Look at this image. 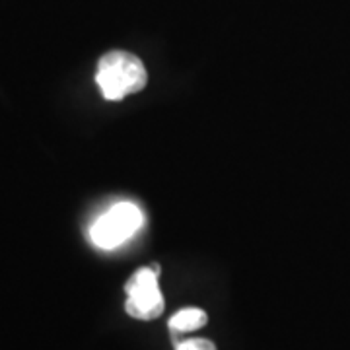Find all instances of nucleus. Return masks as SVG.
Wrapping results in <instances>:
<instances>
[{"label":"nucleus","mask_w":350,"mask_h":350,"mask_svg":"<svg viewBox=\"0 0 350 350\" xmlns=\"http://www.w3.org/2000/svg\"><path fill=\"white\" fill-rule=\"evenodd\" d=\"M206 321H208V317L202 310H199V308H185V310H179L170 319V329H172L174 335H183V333H191V331H197L200 327H204Z\"/></svg>","instance_id":"obj_4"},{"label":"nucleus","mask_w":350,"mask_h":350,"mask_svg":"<svg viewBox=\"0 0 350 350\" xmlns=\"http://www.w3.org/2000/svg\"><path fill=\"white\" fill-rule=\"evenodd\" d=\"M160 267L152 265L138 269L135 275L126 280L125 310L131 317L152 321L163 313V296L158 286Z\"/></svg>","instance_id":"obj_3"},{"label":"nucleus","mask_w":350,"mask_h":350,"mask_svg":"<svg viewBox=\"0 0 350 350\" xmlns=\"http://www.w3.org/2000/svg\"><path fill=\"white\" fill-rule=\"evenodd\" d=\"M144 222L142 211L133 202H117L90 228V239L100 250H115L131 239Z\"/></svg>","instance_id":"obj_2"},{"label":"nucleus","mask_w":350,"mask_h":350,"mask_svg":"<svg viewBox=\"0 0 350 350\" xmlns=\"http://www.w3.org/2000/svg\"><path fill=\"white\" fill-rule=\"evenodd\" d=\"M96 82L105 100L121 101L144 90L148 72L137 55L129 51H109L100 59Z\"/></svg>","instance_id":"obj_1"},{"label":"nucleus","mask_w":350,"mask_h":350,"mask_svg":"<svg viewBox=\"0 0 350 350\" xmlns=\"http://www.w3.org/2000/svg\"><path fill=\"white\" fill-rule=\"evenodd\" d=\"M177 350H216V347L208 338H187L177 345Z\"/></svg>","instance_id":"obj_5"}]
</instances>
